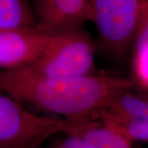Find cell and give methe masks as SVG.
<instances>
[{
	"label": "cell",
	"mask_w": 148,
	"mask_h": 148,
	"mask_svg": "<svg viewBox=\"0 0 148 148\" xmlns=\"http://www.w3.org/2000/svg\"><path fill=\"white\" fill-rule=\"evenodd\" d=\"M57 138L43 148H95L83 138L75 135H68Z\"/></svg>",
	"instance_id": "8fae6325"
},
{
	"label": "cell",
	"mask_w": 148,
	"mask_h": 148,
	"mask_svg": "<svg viewBox=\"0 0 148 148\" xmlns=\"http://www.w3.org/2000/svg\"><path fill=\"white\" fill-rule=\"evenodd\" d=\"M130 50L132 83L148 92V0L143 1Z\"/></svg>",
	"instance_id": "9c48e42d"
},
{
	"label": "cell",
	"mask_w": 148,
	"mask_h": 148,
	"mask_svg": "<svg viewBox=\"0 0 148 148\" xmlns=\"http://www.w3.org/2000/svg\"><path fill=\"white\" fill-rule=\"evenodd\" d=\"M66 119L69 123L68 135L83 138L95 148H132V143L95 114Z\"/></svg>",
	"instance_id": "ba28073f"
},
{
	"label": "cell",
	"mask_w": 148,
	"mask_h": 148,
	"mask_svg": "<svg viewBox=\"0 0 148 148\" xmlns=\"http://www.w3.org/2000/svg\"><path fill=\"white\" fill-rule=\"evenodd\" d=\"M53 34L38 27L0 32V67L3 71L27 69L41 58Z\"/></svg>",
	"instance_id": "8992f818"
},
{
	"label": "cell",
	"mask_w": 148,
	"mask_h": 148,
	"mask_svg": "<svg viewBox=\"0 0 148 148\" xmlns=\"http://www.w3.org/2000/svg\"><path fill=\"white\" fill-rule=\"evenodd\" d=\"M95 46L80 28L53 34L41 58L25 70L43 77H75L91 75L95 68Z\"/></svg>",
	"instance_id": "7a4b0ae2"
},
{
	"label": "cell",
	"mask_w": 148,
	"mask_h": 148,
	"mask_svg": "<svg viewBox=\"0 0 148 148\" xmlns=\"http://www.w3.org/2000/svg\"><path fill=\"white\" fill-rule=\"evenodd\" d=\"M94 114L131 143H148V101L129 90L119 93Z\"/></svg>",
	"instance_id": "5b68a950"
},
{
	"label": "cell",
	"mask_w": 148,
	"mask_h": 148,
	"mask_svg": "<svg viewBox=\"0 0 148 148\" xmlns=\"http://www.w3.org/2000/svg\"><path fill=\"white\" fill-rule=\"evenodd\" d=\"M133 86L132 80L103 74L60 78L39 77L25 70L0 74L3 93L63 119L96 114Z\"/></svg>",
	"instance_id": "6da1fadb"
},
{
	"label": "cell",
	"mask_w": 148,
	"mask_h": 148,
	"mask_svg": "<svg viewBox=\"0 0 148 148\" xmlns=\"http://www.w3.org/2000/svg\"><path fill=\"white\" fill-rule=\"evenodd\" d=\"M90 0H35L36 27L56 34L80 28L88 21Z\"/></svg>",
	"instance_id": "52a82bcc"
},
{
	"label": "cell",
	"mask_w": 148,
	"mask_h": 148,
	"mask_svg": "<svg viewBox=\"0 0 148 148\" xmlns=\"http://www.w3.org/2000/svg\"><path fill=\"white\" fill-rule=\"evenodd\" d=\"M144 0H90L88 21L94 23L101 48L122 58L130 50Z\"/></svg>",
	"instance_id": "277c9868"
},
{
	"label": "cell",
	"mask_w": 148,
	"mask_h": 148,
	"mask_svg": "<svg viewBox=\"0 0 148 148\" xmlns=\"http://www.w3.org/2000/svg\"><path fill=\"white\" fill-rule=\"evenodd\" d=\"M68 130L66 119L38 115L10 95H0V148H38Z\"/></svg>",
	"instance_id": "3957f363"
},
{
	"label": "cell",
	"mask_w": 148,
	"mask_h": 148,
	"mask_svg": "<svg viewBox=\"0 0 148 148\" xmlns=\"http://www.w3.org/2000/svg\"><path fill=\"white\" fill-rule=\"evenodd\" d=\"M36 27L29 0H0V32Z\"/></svg>",
	"instance_id": "30bf717a"
}]
</instances>
